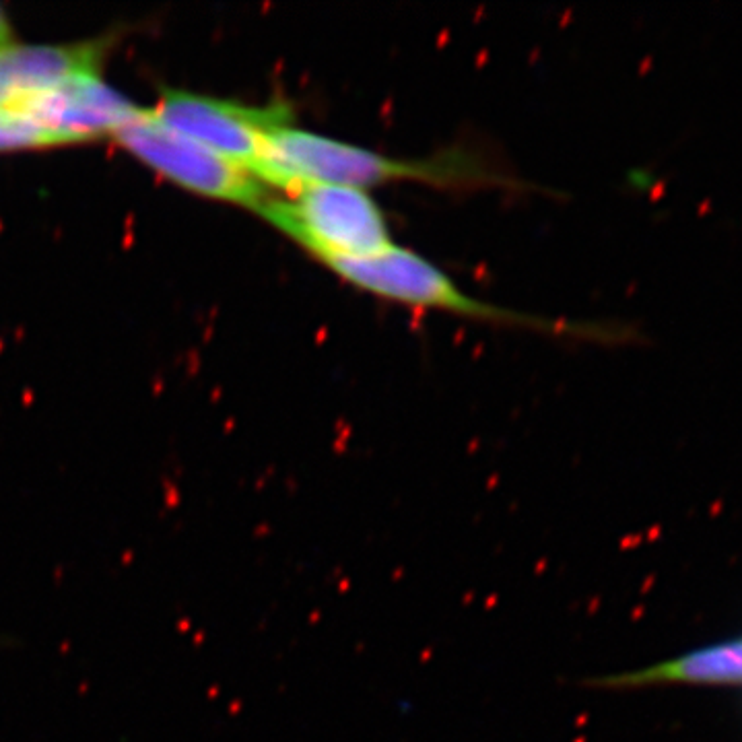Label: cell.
Here are the masks:
<instances>
[{
  "label": "cell",
  "instance_id": "6da1fadb",
  "mask_svg": "<svg viewBox=\"0 0 742 742\" xmlns=\"http://www.w3.org/2000/svg\"><path fill=\"white\" fill-rule=\"evenodd\" d=\"M254 178L287 194L310 184H339L367 190L390 182L466 186L497 182L483 165L450 153L431 159H396L371 149L324 137L291 124L266 134Z\"/></svg>",
  "mask_w": 742,
  "mask_h": 742
},
{
  "label": "cell",
  "instance_id": "7a4b0ae2",
  "mask_svg": "<svg viewBox=\"0 0 742 742\" xmlns=\"http://www.w3.org/2000/svg\"><path fill=\"white\" fill-rule=\"evenodd\" d=\"M258 213L320 264L376 256L394 246L384 211L361 188L310 184L287 198L271 196Z\"/></svg>",
  "mask_w": 742,
  "mask_h": 742
},
{
  "label": "cell",
  "instance_id": "3957f363",
  "mask_svg": "<svg viewBox=\"0 0 742 742\" xmlns=\"http://www.w3.org/2000/svg\"><path fill=\"white\" fill-rule=\"evenodd\" d=\"M334 275H339L345 283L378 295L382 299L407 303L415 308L446 310L458 316H468L485 322L501 324H520L534 326L541 330L565 332L563 324L549 322L543 318L524 316L512 310H505L493 303L475 299L458 289V285L437 268L427 258L400 246H390L388 250L367 256V258H339L324 262Z\"/></svg>",
  "mask_w": 742,
  "mask_h": 742
},
{
  "label": "cell",
  "instance_id": "277c9868",
  "mask_svg": "<svg viewBox=\"0 0 742 742\" xmlns=\"http://www.w3.org/2000/svg\"><path fill=\"white\" fill-rule=\"evenodd\" d=\"M114 137L155 172L202 196L233 202L256 213L273 196L244 167L163 126L153 112L141 110Z\"/></svg>",
  "mask_w": 742,
  "mask_h": 742
},
{
  "label": "cell",
  "instance_id": "5b68a950",
  "mask_svg": "<svg viewBox=\"0 0 742 742\" xmlns=\"http://www.w3.org/2000/svg\"><path fill=\"white\" fill-rule=\"evenodd\" d=\"M155 118L182 137L207 147L254 176L266 134L293 122L283 101L271 106H246L231 99H213L186 91H163Z\"/></svg>",
  "mask_w": 742,
  "mask_h": 742
},
{
  "label": "cell",
  "instance_id": "8992f818",
  "mask_svg": "<svg viewBox=\"0 0 742 742\" xmlns=\"http://www.w3.org/2000/svg\"><path fill=\"white\" fill-rule=\"evenodd\" d=\"M36 122L56 145H73L116 134L141 110L99 79L97 73L75 75L25 99L15 110Z\"/></svg>",
  "mask_w": 742,
  "mask_h": 742
},
{
  "label": "cell",
  "instance_id": "52a82bcc",
  "mask_svg": "<svg viewBox=\"0 0 742 742\" xmlns=\"http://www.w3.org/2000/svg\"><path fill=\"white\" fill-rule=\"evenodd\" d=\"M99 56V44L0 48V110H17L64 79L97 73Z\"/></svg>",
  "mask_w": 742,
  "mask_h": 742
},
{
  "label": "cell",
  "instance_id": "ba28073f",
  "mask_svg": "<svg viewBox=\"0 0 742 742\" xmlns=\"http://www.w3.org/2000/svg\"><path fill=\"white\" fill-rule=\"evenodd\" d=\"M666 685H742V637L710 644L646 668L600 674L584 681L598 691H635Z\"/></svg>",
  "mask_w": 742,
  "mask_h": 742
},
{
  "label": "cell",
  "instance_id": "9c48e42d",
  "mask_svg": "<svg viewBox=\"0 0 742 742\" xmlns=\"http://www.w3.org/2000/svg\"><path fill=\"white\" fill-rule=\"evenodd\" d=\"M29 147H56V143L21 112L0 110V151Z\"/></svg>",
  "mask_w": 742,
  "mask_h": 742
},
{
  "label": "cell",
  "instance_id": "30bf717a",
  "mask_svg": "<svg viewBox=\"0 0 742 742\" xmlns=\"http://www.w3.org/2000/svg\"><path fill=\"white\" fill-rule=\"evenodd\" d=\"M13 44V29L9 25V19L5 17L3 9H0V48H7Z\"/></svg>",
  "mask_w": 742,
  "mask_h": 742
}]
</instances>
